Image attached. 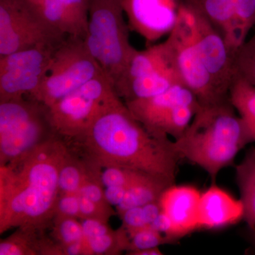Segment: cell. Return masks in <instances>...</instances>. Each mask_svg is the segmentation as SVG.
Here are the masks:
<instances>
[{"label": "cell", "instance_id": "1", "mask_svg": "<svg viewBox=\"0 0 255 255\" xmlns=\"http://www.w3.org/2000/svg\"><path fill=\"white\" fill-rule=\"evenodd\" d=\"M85 160L99 168L118 167L139 171L175 183L181 157L173 140L150 131L124 101L102 114L86 133L73 140Z\"/></svg>", "mask_w": 255, "mask_h": 255}, {"label": "cell", "instance_id": "2", "mask_svg": "<svg viewBox=\"0 0 255 255\" xmlns=\"http://www.w3.org/2000/svg\"><path fill=\"white\" fill-rule=\"evenodd\" d=\"M68 150L58 135L0 167V233L14 228L38 231L54 219L58 176Z\"/></svg>", "mask_w": 255, "mask_h": 255}, {"label": "cell", "instance_id": "3", "mask_svg": "<svg viewBox=\"0 0 255 255\" xmlns=\"http://www.w3.org/2000/svg\"><path fill=\"white\" fill-rule=\"evenodd\" d=\"M255 142L230 101L201 105L186 131L173 140L181 159L204 169L213 184L223 169L232 165L247 145Z\"/></svg>", "mask_w": 255, "mask_h": 255}, {"label": "cell", "instance_id": "4", "mask_svg": "<svg viewBox=\"0 0 255 255\" xmlns=\"http://www.w3.org/2000/svg\"><path fill=\"white\" fill-rule=\"evenodd\" d=\"M122 0H89L88 30L84 41L114 86L137 50L130 44Z\"/></svg>", "mask_w": 255, "mask_h": 255}, {"label": "cell", "instance_id": "5", "mask_svg": "<svg viewBox=\"0 0 255 255\" xmlns=\"http://www.w3.org/2000/svg\"><path fill=\"white\" fill-rule=\"evenodd\" d=\"M48 107L26 97L0 102V167L23 158L58 136Z\"/></svg>", "mask_w": 255, "mask_h": 255}, {"label": "cell", "instance_id": "6", "mask_svg": "<svg viewBox=\"0 0 255 255\" xmlns=\"http://www.w3.org/2000/svg\"><path fill=\"white\" fill-rule=\"evenodd\" d=\"M122 101L110 79L102 74L48 107V116L56 133L73 141Z\"/></svg>", "mask_w": 255, "mask_h": 255}, {"label": "cell", "instance_id": "7", "mask_svg": "<svg viewBox=\"0 0 255 255\" xmlns=\"http://www.w3.org/2000/svg\"><path fill=\"white\" fill-rule=\"evenodd\" d=\"M102 74L83 38L67 36L55 48L46 78L32 99L49 107Z\"/></svg>", "mask_w": 255, "mask_h": 255}, {"label": "cell", "instance_id": "8", "mask_svg": "<svg viewBox=\"0 0 255 255\" xmlns=\"http://www.w3.org/2000/svg\"><path fill=\"white\" fill-rule=\"evenodd\" d=\"M196 14L183 1L177 21L167 36L183 84L196 97L201 105H212L229 100L220 90L201 60L195 40Z\"/></svg>", "mask_w": 255, "mask_h": 255}, {"label": "cell", "instance_id": "9", "mask_svg": "<svg viewBox=\"0 0 255 255\" xmlns=\"http://www.w3.org/2000/svg\"><path fill=\"white\" fill-rule=\"evenodd\" d=\"M125 104L133 117L150 131L172 137L173 140L182 136L201 107L195 95L182 84L150 98Z\"/></svg>", "mask_w": 255, "mask_h": 255}, {"label": "cell", "instance_id": "10", "mask_svg": "<svg viewBox=\"0 0 255 255\" xmlns=\"http://www.w3.org/2000/svg\"><path fill=\"white\" fill-rule=\"evenodd\" d=\"M66 37L52 27L38 6L28 0H0V56L57 45Z\"/></svg>", "mask_w": 255, "mask_h": 255}, {"label": "cell", "instance_id": "11", "mask_svg": "<svg viewBox=\"0 0 255 255\" xmlns=\"http://www.w3.org/2000/svg\"><path fill=\"white\" fill-rule=\"evenodd\" d=\"M58 44L36 46L0 56V102L33 98L46 78Z\"/></svg>", "mask_w": 255, "mask_h": 255}, {"label": "cell", "instance_id": "12", "mask_svg": "<svg viewBox=\"0 0 255 255\" xmlns=\"http://www.w3.org/2000/svg\"><path fill=\"white\" fill-rule=\"evenodd\" d=\"M184 0H122L130 31L145 40L147 46L168 36L175 26Z\"/></svg>", "mask_w": 255, "mask_h": 255}, {"label": "cell", "instance_id": "13", "mask_svg": "<svg viewBox=\"0 0 255 255\" xmlns=\"http://www.w3.org/2000/svg\"><path fill=\"white\" fill-rule=\"evenodd\" d=\"M192 9L196 14L195 40L201 60L220 90L228 96L236 75V53L228 46L223 35Z\"/></svg>", "mask_w": 255, "mask_h": 255}, {"label": "cell", "instance_id": "14", "mask_svg": "<svg viewBox=\"0 0 255 255\" xmlns=\"http://www.w3.org/2000/svg\"><path fill=\"white\" fill-rule=\"evenodd\" d=\"M201 194L193 186L174 184L167 188L159 199L162 211L172 221L178 241L200 230L198 214Z\"/></svg>", "mask_w": 255, "mask_h": 255}, {"label": "cell", "instance_id": "15", "mask_svg": "<svg viewBox=\"0 0 255 255\" xmlns=\"http://www.w3.org/2000/svg\"><path fill=\"white\" fill-rule=\"evenodd\" d=\"M244 206L241 199L215 184L201 194L199 204V228L218 230L244 219Z\"/></svg>", "mask_w": 255, "mask_h": 255}, {"label": "cell", "instance_id": "16", "mask_svg": "<svg viewBox=\"0 0 255 255\" xmlns=\"http://www.w3.org/2000/svg\"><path fill=\"white\" fill-rule=\"evenodd\" d=\"M38 7L50 26L62 35L85 39L88 30L89 0H43Z\"/></svg>", "mask_w": 255, "mask_h": 255}, {"label": "cell", "instance_id": "17", "mask_svg": "<svg viewBox=\"0 0 255 255\" xmlns=\"http://www.w3.org/2000/svg\"><path fill=\"white\" fill-rule=\"evenodd\" d=\"M206 18L224 37L236 54L241 48L236 31L234 11L230 0H184Z\"/></svg>", "mask_w": 255, "mask_h": 255}, {"label": "cell", "instance_id": "18", "mask_svg": "<svg viewBox=\"0 0 255 255\" xmlns=\"http://www.w3.org/2000/svg\"><path fill=\"white\" fill-rule=\"evenodd\" d=\"M236 181L244 206V220L255 229V148L250 150L236 167Z\"/></svg>", "mask_w": 255, "mask_h": 255}, {"label": "cell", "instance_id": "19", "mask_svg": "<svg viewBox=\"0 0 255 255\" xmlns=\"http://www.w3.org/2000/svg\"><path fill=\"white\" fill-rule=\"evenodd\" d=\"M175 183L163 178L150 177L141 182L128 188L123 200L117 206L119 215L137 206L159 201L164 191Z\"/></svg>", "mask_w": 255, "mask_h": 255}, {"label": "cell", "instance_id": "20", "mask_svg": "<svg viewBox=\"0 0 255 255\" xmlns=\"http://www.w3.org/2000/svg\"><path fill=\"white\" fill-rule=\"evenodd\" d=\"M228 97L255 142V85L236 74Z\"/></svg>", "mask_w": 255, "mask_h": 255}, {"label": "cell", "instance_id": "21", "mask_svg": "<svg viewBox=\"0 0 255 255\" xmlns=\"http://www.w3.org/2000/svg\"><path fill=\"white\" fill-rule=\"evenodd\" d=\"M90 171V165L86 161L83 162L75 158L68 150L60 167L58 176L60 195L78 194Z\"/></svg>", "mask_w": 255, "mask_h": 255}, {"label": "cell", "instance_id": "22", "mask_svg": "<svg viewBox=\"0 0 255 255\" xmlns=\"http://www.w3.org/2000/svg\"><path fill=\"white\" fill-rule=\"evenodd\" d=\"M85 241L87 255H117L128 251L130 244L128 234L124 227Z\"/></svg>", "mask_w": 255, "mask_h": 255}, {"label": "cell", "instance_id": "23", "mask_svg": "<svg viewBox=\"0 0 255 255\" xmlns=\"http://www.w3.org/2000/svg\"><path fill=\"white\" fill-rule=\"evenodd\" d=\"M234 11L236 31L241 47L255 27V0H230Z\"/></svg>", "mask_w": 255, "mask_h": 255}, {"label": "cell", "instance_id": "24", "mask_svg": "<svg viewBox=\"0 0 255 255\" xmlns=\"http://www.w3.org/2000/svg\"><path fill=\"white\" fill-rule=\"evenodd\" d=\"M129 236V253L159 248L166 244L175 243L172 238L164 236L162 233L152 229L150 226L137 230L133 232L128 233Z\"/></svg>", "mask_w": 255, "mask_h": 255}, {"label": "cell", "instance_id": "25", "mask_svg": "<svg viewBox=\"0 0 255 255\" xmlns=\"http://www.w3.org/2000/svg\"><path fill=\"white\" fill-rule=\"evenodd\" d=\"M236 74L255 85V27L253 34L236 52Z\"/></svg>", "mask_w": 255, "mask_h": 255}, {"label": "cell", "instance_id": "26", "mask_svg": "<svg viewBox=\"0 0 255 255\" xmlns=\"http://www.w3.org/2000/svg\"><path fill=\"white\" fill-rule=\"evenodd\" d=\"M54 236L60 243V246L84 241L83 230L81 222L77 219L64 216H55Z\"/></svg>", "mask_w": 255, "mask_h": 255}, {"label": "cell", "instance_id": "27", "mask_svg": "<svg viewBox=\"0 0 255 255\" xmlns=\"http://www.w3.org/2000/svg\"><path fill=\"white\" fill-rule=\"evenodd\" d=\"M79 200L80 219H95L107 222L113 213L110 206L96 204L84 196H79Z\"/></svg>", "mask_w": 255, "mask_h": 255}, {"label": "cell", "instance_id": "28", "mask_svg": "<svg viewBox=\"0 0 255 255\" xmlns=\"http://www.w3.org/2000/svg\"><path fill=\"white\" fill-rule=\"evenodd\" d=\"M55 216L80 219V200L78 194H60L57 201Z\"/></svg>", "mask_w": 255, "mask_h": 255}, {"label": "cell", "instance_id": "29", "mask_svg": "<svg viewBox=\"0 0 255 255\" xmlns=\"http://www.w3.org/2000/svg\"><path fill=\"white\" fill-rule=\"evenodd\" d=\"M120 216L123 221V227L127 230L128 233L147 227L144 219L142 206L128 209Z\"/></svg>", "mask_w": 255, "mask_h": 255}, {"label": "cell", "instance_id": "30", "mask_svg": "<svg viewBox=\"0 0 255 255\" xmlns=\"http://www.w3.org/2000/svg\"><path fill=\"white\" fill-rule=\"evenodd\" d=\"M85 240H90L110 233L112 230L107 222L95 219H83L81 221Z\"/></svg>", "mask_w": 255, "mask_h": 255}, {"label": "cell", "instance_id": "31", "mask_svg": "<svg viewBox=\"0 0 255 255\" xmlns=\"http://www.w3.org/2000/svg\"><path fill=\"white\" fill-rule=\"evenodd\" d=\"M150 226L152 229L162 233L167 237L172 238L174 241H178L175 236H174V228L172 226V221L169 219L168 216L162 211H161L160 214L156 218L155 221Z\"/></svg>", "mask_w": 255, "mask_h": 255}, {"label": "cell", "instance_id": "32", "mask_svg": "<svg viewBox=\"0 0 255 255\" xmlns=\"http://www.w3.org/2000/svg\"><path fill=\"white\" fill-rule=\"evenodd\" d=\"M127 190V188L118 186L105 187V194L107 202L110 205L117 207L123 200Z\"/></svg>", "mask_w": 255, "mask_h": 255}, {"label": "cell", "instance_id": "33", "mask_svg": "<svg viewBox=\"0 0 255 255\" xmlns=\"http://www.w3.org/2000/svg\"><path fill=\"white\" fill-rule=\"evenodd\" d=\"M60 255H87L85 240L75 242L65 246H60Z\"/></svg>", "mask_w": 255, "mask_h": 255}, {"label": "cell", "instance_id": "34", "mask_svg": "<svg viewBox=\"0 0 255 255\" xmlns=\"http://www.w3.org/2000/svg\"><path fill=\"white\" fill-rule=\"evenodd\" d=\"M130 254L133 255H162L163 253L159 249V248H154L133 252Z\"/></svg>", "mask_w": 255, "mask_h": 255}, {"label": "cell", "instance_id": "35", "mask_svg": "<svg viewBox=\"0 0 255 255\" xmlns=\"http://www.w3.org/2000/svg\"><path fill=\"white\" fill-rule=\"evenodd\" d=\"M28 1H29L30 2H31L32 4L37 5V6H38V5L41 4L43 0H28Z\"/></svg>", "mask_w": 255, "mask_h": 255}, {"label": "cell", "instance_id": "36", "mask_svg": "<svg viewBox=\"0 0 255 255\" xmlns=\"http://www.w3.org/2000/svg\"><path fill=\"white\" fill-rule=\"evenodd\" d=\"M253 233H254V236H255V229L253 230Z\"/></svg>", "mask_w": 255, "mask_h": 255}]
</instances>
